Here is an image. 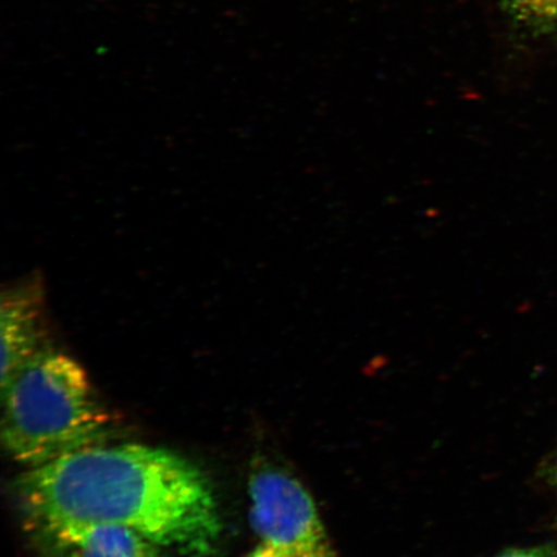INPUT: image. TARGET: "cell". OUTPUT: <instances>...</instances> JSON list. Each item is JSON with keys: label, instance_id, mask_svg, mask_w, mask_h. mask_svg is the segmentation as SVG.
Masks as SVG:
<instances>
[{"label": "cell", "instance_id": "obj_8", "mask_svg": "<svg viewBox=\"0 0 557 557\" xmlns=\"http://www.w3.org/2000/svg\"><path fill=\"white\" fill-rule=\"evenodd\" d=\"M248 557H292L287 554H284L282 552H278V549L274 548V547H271V546H268V545H262L255 549V552L252 554H250Z\"/></svg>", "mask_w": 557, "mask_h": 557}, {"label": "cell", "instance_id": "obj_3", "mask_svg": "<svg viewBox=\"0 0 557 557\" xmlns=\"http://www.w3.org/2000/svg\"><path fill=\"white\" fill-rule=\"evenodd\" d=\"M250 522L263 545L292 557L329 549V541L313 500L287 472L261 469L249 480Z\"/></svg>", "mask_w": 557, "mask_h": 557}, {"label": "cell", "instance_id": "obj_2", "mask_svg": "<svg viewBox=\"0 0 557 557\" xmlns=\"http://www.w3.org/2000/svg\"><path fill=\"white\" fill-rule=\"evenodd\" d=\"M3 443L30 469L99 445L109 417L85 369L45 351L2 385Z\"/></svg>", "mask_w": 557, "mask_h": 557}, {"label": "cell", "instance_id": "obj_4", "mask_svg": "<svg viewBox=\"0 0 557 557\" xmlns=\"http://www.w3.org/2000/svg\"><path fill=\"white\" fill-rule=\"evenodd\" d=\"M45 298L39 281L5 290L0 308L2 385L46 350Z\"/></svg>", "mask_w": 557, "mask_h": 557}, {"label": "cell", "instance_id": "obj_1", "mask_svg": "<svg viewBox=\"0 0 557 557\" xmlns=\"http://www.w3.org/2000/svg\"><path fill=\"white\" fill-rule=\"evenodd\" d=\"M17 487L40 532L117 525L195 556L211 554L221 537L218 503L205 473L164 449L95 445L29 469Z\"/></svg>", "mask_w": 557, "mask_h": 557}, {"label": "cell", "instance_id": "obj_6", "mask_svg": "<svg viewBox=\"0 0 557 557\" xmlns=\"http://www.w3.org/2000/svg\"><path fill=\"white\" fill-rule=\"evenodd\" d=\"M506 11L532 37L557 33V0H506Z\"/></svg>", "mask_w": 557, "mask_h": 557}, {"label": "cell", "instance_id": "obj_9", "mask_svg": "<svg viewBox=\"0 0 557 557\" xmlns=\"http://www.w3.org/2000/svg\"><path fill=\"white\" fill-rule=\"evenodd\" d=\"M547 478L549 484H552L555 487V491L557 492V457L548 466Z\"/></svg>", "mask_w": 557, "mask_h": 557}, {"label": "cell", "instance_id": "obj_7", "mask_svg": "<svg viewBox=\"0 0 557 557\" xmlns=\"http://www.w3.org/2000/svg\"><path fill=\"white\" fill-rule=\"evenodd\" d=\"M497 557H557V548L553 545L510 548Z\"/></svg>", "mask_w": 557, "mask_h": 557}, {"label": "cell", "instance_id": "obj_5", "mask_svg": "<svg viewBox=\"0 0 557 557\" xmlns=\"http://www.w3.org/2000/svg\"><path fill=\"white\" fill-rule=\"evenodd\" d=\"M41 533L65 557H160L154 542L128 528L67 525Z\"/></svg>", "mask_w": 557, "mask_h": 557}, {"label": "cell", "instance_id": "obj_10", "mask_svg": "<svg viewBox=\"0 0 557 557\" xmlns=\"http://www.w3.org/2000/svg\"><path fill=\"white\" fill-rule=\"evenodd\" d=\"M306 557H333V556H332L331 548H329V549H324V552L312 554V555L306 556Z\"/></svg>", "mask_w": 557, "mask_h": 557}]
</instances>
